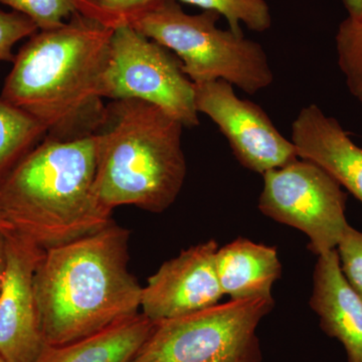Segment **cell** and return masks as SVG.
Wrapping results in <instances>:
<instances>
[{"label": "cell", "instance_id": "18", "mask_svg": "<svg viewBox=\"0 0 362 362\" xmlns=\"http://www.w3.org/2000/svg\"><path fill=\"white\" fill-rule=\"evenodd\" d=\"M163 0H73L76 11L86 18L116 30L131 25Z\"/></svg>", "mask_w": 362, "mask_h": 362}, {"label": "cell", "instance_id": "8", "mask_svg": "<svg viewBox=\"0 0 362 362\" xmlns=\"http://www.w3.org/2000/svg\"><path fill=\"white\" fill-rule=\"evenodd\" d=\"M259 209L272 220L308 235L317 255L337 250L345 228L347 194L314 162L297 158L263 175Z\"/></svg>", "mask_w": 362, "mask_h": 362}, {"label": "cell", "instance_id": "21", "mask_svg": "<svg viewBox=\"0 0 362 362\" xmlns=\"http://www.w3.org/2000/svg\"><path fill=\"white\" fill-rule=\"evenodd\" d=\"M337 252L345 280L362 299V232L347 226Z\"/></svg>", "mask_w": 362, "mask_h": 362}, {"label": "cell", "instance_id": "10", "mask_svg": "<svg viewBox=\"0 0 362 362\" xmlns=\"http://www.w3.org/2000/svg\"><path fill=\"white\" fill-rule=\"evenodd\" d=\"M6 266L0 290V356L35 362L47 349L35 291V274L45 250L11 230L6 233Z\"/></svg>", "mask_w": 362, "mask_h": 362}, {"label": "cell", "instance_id": "3", "mask_svg": "<svg viewBox=\"0 0 362 362\" xmlns=\"http://www.w3.org/2000/svg\"><path fill=\"white\" fill-rule=\"evenodd\" d=\"M95 180L94 135L45 137L0 183V211L13 230L42 249L59 246L111 223Z\"/></svg>", "mask_w": 362, "mask_h": 362}, {"label": "cell", "instance_id": "23", "mask_svg": "<svg viewBox=\"0 0 362 362\" xmlns=\"http://www.w3.org/2000/svg\"><path fill=\"white\" fill-rule=\"evenodd\" d=\"M349 18H362V0H342Z\"/></svg>", "mask_w": 362, "mask_h": 362}, {"label": "cell", "instance_id": "16", "mask_svg": "<svg viewBox=\"0 0 362 362\" xmlns=\"http://www.w3.org/2000/svg\"><path fill=\"white\" fill-rule=\"evenodd\" d=\"M45 135L37 119L0 96V183Z\"/></svg>", "mask_w": 362, "mask_h": 362}, {"label": "cell", "instance_id": "24", "mask_svg": "<svg viewBox=\"0 0 362 362\" xmlns=\"http://www.w3.org/2000/svg\"><path fill=\"white\" fill-rule=\"evenodd\" d=\"M6 233L0 232V290L4 282V271L6 266Z\"/></svg>", "mask_w": 362, "mask_h": 362}, {"label": "cell", "instance_id": "13", "mask_svg": "<svg viewBox=\"0 0 362 362\" xmlns=\"http://www.w3.org/2000/svg\"><path fill=\"white\" fill-rule=\"evenodd\" d=\"M310 306L324 333L341 343L347 361L362 362V299L345 280L337 250L318 256Z\"/></svg>", "mask_w": 362, "mask_h": 362}, {"label": "cell", "instance_id": "14", "mask_svg": "<svg viewBox=\"0 0 362 362\" xmlns=\"http://www.w3.org/2000/svg\"><path fill=\"white\" fill-rule=\"evenodd\" d=\"M216 268L221 291L230 300L272 297V287L282 275L276 247L244 238L218 247Z\"/></svg>", "mask_w": 362, "mask_h": 362}, {"label": "cell", "instance_id": "9", "mask_svg": "<svg viewBox=\"0 0 362 362\" xmlns=\"http://www.w3.org/2000/svg\"><path fill=\"white\" fill-rule=\"evenodd\" d=\"M195 107L230 143L240 165L264 175L299 158L292 141L286 139L259 105L240 99L233 85L223 80L194 84Z\"/></svg>", "mask_w": 362, "mask_h": 362}, {"label": "cell", "instance_id": "11", "mask_svg": "<svg viewBox=\"0 0 362 362\" xmlns=\"http://www.w3.org/2000/svg\"><path fill=\"white\" fill-rule=\"evenodd\" d=\"M218 243L206 240L162 264L142 289L141 313L152 322L189 315L220 303Z\"/></svg>", "mask_w": 362, "mask_h": 362}, {"label": "cell", "instance_id": "2", "mask_svg": "<svg viewBox=\"0 0 362 362\" xmlns=\"http://www.w3.org/2000/svg\"><path fill=\"white\" fill-rule=\"evenodd\" d=\"M127 228L101 230L45 250L35 274L47 345L66 344L139 313L143 288L129 271Z\"/></svg>", "mask_w": 362, "mask_h": 362}, {"label": "cell", "instance_id": "12", "mask_svg": "<svg viewBox=\"0 0 362 362\" xmlns=\"http://www.w3.org/2000/svg\"><path fill=\"white\" fill-rule=\"evenodd\" d=\"M291 137L299 158L320 166L362 204V148L337 120L309 105L293 122Z\"/></svg>", "mask_w": 362, "mask_h": 362}, {"label": "cell", "instance_id": "19", "mask_svg": "<svg viewBox=\"0 0 362 362\" xmlns=\"http://www.w3.org/2000/svg\"><path fill=\"white\" fill-rule=\"evenodd\" d=\"M338 66L352 96L362 104V18L347 16L338 26Z\"/></svg>", "mask_w": 362, "mask_h": 362}, {"label": "cell", "instance_id": "22", "mask_svg": "<svg viewBox=\"0 0 362 362\" xmlns=\"http://www.w3.org/2000/svg\"><path fill=\"white\" fill-rule=\"evenodd\" d=\"M37 32V25L28 16L18 11L7 13L0 9V62L13 63L14 45Z\"/></svg>", "mask_w": 362, "mask_h": 362}, {"label": "cell", "instance_id": "20", "mask_svg": "<svg viewBox=\"0 0 362 362\" xmlns=\"http://www.w3.org/2000/svg\"><path fill=\"white\" fill-rule=\"evenodd\" d=\"M0 2L28 16L39 30L59 28L66 23V18L77 13L73 0H0Z\"/></svg>", "mask_w": 362, "mask_h": 362}, {"label": "cell", "instance_id": "15", "mask_svg": "<svg viewBox=\"0 0 362 362\" xmlns=\"http://www.w3.org/2000/svg\"><path fill=\"white\" fill-rule=\"evenodd\" d=\"M154 327L156 323L137 313L82 339L47 345L35 362H130Z\"/></svg>", "mask_w": 362, "mask_h": 362}, {"label": "cell", "instance_id": "4", "mask_svg": "<svg viewBox=\"0 0 362 362\" xmlns=\"http://www.w3.org/2000/svg\"><path fill=\"white\" fill-rule=\"evenodd\" d=\"M185 126L156 105L135 99L106 105L95 131V189L113 211L134 206L159 214L171 206L187 177Z\"/></svg>", "mask_w": 362, "mask_h": 362}, {"label": "cell", "instance_id": "5", "mask_svg": "<svg viewBox=\"0 0 362 362\" xmlns=\"http://www.w3.org/2000/svg\"><path fill=\"white\" fill-rule=\"evenodd\" d=\"M220 18L213 11L188 14L177 0H163L131 26L175 52L194 84L223 80L250 95L267 89L274 74L263 47L218 28Z\"/></svg>", "mask_w": 362, "mask_h": 362}, {"label": "cell", "instance_id": "7", "mask_svg": "<svg viewBox=\"0 0 362 362\" xmlns=\"http://www.w3.org/2000/svg\"><path fill=\"white\" fill-rule=\"evenodd\" d=\"M104 98L156 105L185 127L199 125L194 84L177 57L133 26L114 30L104 78Z\"/></svg>", "mask_w": 362, "mask_h": 362}, {"label": "cell", "instance_id": "17", "mask_svg": "<svg viewBox=\"0 0 362 362\" xmlns=\"http://www.w3.org/2000/svg\"><path fill=\"white\" fill-rule=\"evenodd\" d=\"M182 4L197 6L223 16L228 28L242 35L240 23L250 30L264 33L272 25L270 7L267 0H177Z\"/></svg>", "mask_w": 362, "mask_h": 362}, {"label": "cell", "instance_id": "26", "mask_svg": "<svg viewBox=\"0 0 362 362\" xmlns=\"http://www.w3.org/2000/svg\"><path fill=\"white\" fill-rule=\"evenodd\" d=\"M0 362H6V361H4V358H2L1 356H0Z\"/></svg>", "mask_w": 362, "mask_h": 362}, {"label": "cell", "instance_id": "1", "mask_svg": "<svg viewBox=\"0 0 362 362\" xmlns=\"http://www.w3.org/2000/svg\"><path fill=\"white\" fill-rule=\"evenodd\" d=\"M113 32L78 13L59 28L39 30L16 54L0 96L37 119L45 137L94 134L106 109L104 78Z\"/></svg>", "mask_w": 362, "mask_h": 362}, {"label": "cell", "instance_id": "6", "mask_svg": "<svg viewBox=\"0 0 362 362\" xmlns=\"http://www.w3.org/2000/svg\"><path fill=\"white\" fill-rule=\"evenodd\" d=\"M274 307L273 296L230 300L156 323L130 362H262L257 329Z\"/></svg>", "mask_w": 362, "mask_h": 362}, {"label": "cell", "instance_id": "25", "mask_svg": "<svg viewBox=\"0 0 362 362\" xmlns=\"http://www.w3.org/2000/svg\"><path fill=\"white\" fill-rule=\"evenodd\" d=\"M13 230V226L6 221L4 214L0 211V232L7 233Z\"/></svg>", "mask_w": 362, "mask_h": 362}]
</instances>
